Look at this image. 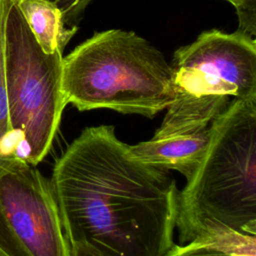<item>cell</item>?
Wrapping results in <instances>:
<instances>
[{"mask_svg": "<svg viewBox=\"0 0 256 256\" xmlns=\"http://www.w3.org/2000/svg\"><path fill=\"white\" fill-rule=\"evenodd\" d=\"M209 140L210 127L199 131L154 133L149 140L128 147L139 161L159 169L177 171L188 180L201 162Z\"/></svg>", "mask_w": 256, "mask_h": 256, "instance_id": "52a82bcc", "label": "cell"}, {"mask_svg": "<svg viewBox=\"0 0 256 256\" xmlns=\"http://www.w3.org/2000/svg\"><path fill=\"white\" fill-rule=\"evenodd\" d=\"M28 164L11 126L4 67V0H0V177Z\"/></svg>", "mask_w": 256, "mask_h": 256, "instance_id": "9c48e42d", "label": "cell"}, {"mask_svg": "<svg viewBox=\"0 0 256 256\" xmlns=\"http://www.w3.org/2000/svg\"><path fill=\"white\" fill-rule=\"evenodd\" d=\"M163 256H230L218 251H214L207 248L195 247L189 243L180 245L175 244L168 252Z\"/></svg>", "mask_w": 256, "mask_h": 256, "instance_id": "4fadbf2b", "label": "cell"}, {"mask_svg": "<svg viewBox=\"0 0 256 256\" xmlns=\"http://www.w3.org/2000/svg\"><path fill=\"white\" fill-rule=\"evenodd\" d=\"M220 224L256 235V98L234 99L210 125V140L179 191L178 243Z\"/></svg>", "mask_w": 256, "mask_h": 256, "instance_id": "7a4b0ae2", "label": "cell"}, {"mask_svg": "<svg viewBox=\"0 0 256 256\" xmlns=\"http://www.w3.org/2000/svg\"><path fill=\"white\" fill-rule=\"evenodd\" d=\"M63 92L79 111L110 109L153 118L174 98L172 67L132 31L94 33L63 57Z\"/></svg>", "mask_w": 256, "mask_h": 256, "instance_id": "3957f363", "label": "cell"}, {"mask_svg": "<svg viewBox=\"0 0 256 256\" xmlns=\"http://www.w3.org/2000/svg\"><path fill=\"white\" fill-rule=\"evenodd\" d=\"M0 256H7V255H6V254H5V253L0 249Z\"/></svg>", "mask_w": 256, "mask_h": 256, "instance_id": "9a60e30c", "label": "cell"}, {"mask_svg": "<svg viewBox=\"0 0 256 256\" xmlns=\"http://www.w3.org/2000/svg\"><path fill=\"white\" fill-rule=\"evenodd\" d=\"M128 146L114 126H91L56 160L50 182L64 234L102 256H163L175 245L180 190Z\"/></svg>", "mask_w": 256, "mask_h": 256, "instance_id": "6da1fadb", "label": "cell"}, {"mask_svg": "<svg viewBox=\"0 0 256 256\" xmlns=\"http://www.w3.org/2000/svg\"><path fill=\"white\" fill-rule=\"evenodd\" d=\"M54 4L61 13L67 27H77L85 9L92 0H46Z\"/></svg>", "mask_w": 256, "mask_h": 256, "instance_id": "7c38bea8", "label": "cell"}, {"mask_svg": "<svg viewBox=\"0 0 256 256\" xmlns=\"http://www.w3.org/2000/svg\"><path fill=\"white\" fill-rule=\"evenodd\" d=\"M70 256H102L95 249L84 243L70 245Z\"/></svg>", "mask_w": 256, "mask_h": 256, "instance_id": "5bb4252c", "label": "cell"}, {"mask_svg": "<svg viewBox=\"0 0 256 256\" xmlns=\"http://www.w3.org/2000/svg\"><path fill=\"white\" fill-rule=\"evenodd\" d=\"M4 67L11 126L24 160L36 166L48 154L67 105L63 56L42 50L15 0H4Z\"/></svg>", "mask_w": 256, "mask_h": 256, "instance_id": "5b68a950", "label": "cell"}, {"mask_svg": "<svg viewBox=\"0 0 256 256\" xmlns=\"http://www.w3.org/2000/svg\"><path fill=\"white\" fill-rule=\"evenodd\" d=\"M0 249L7 256H70L50 179L36 166L0 177Z\"/></svg>", "mask_w": 256, "mask_h": 256, "instance_id": "8992f818", "label": "cell"}, {"mask_svg": "<svg viewBox=\"0 0 256 256\" xmlns=\"http://www.w3.org/2000/svg\"><path fill=\"white\" fill-rule=\"evenodd\" d=\"M174 98L162 125L210 126L234 99L256 98V40L238 31L202 32L173 56Z\"/></svg>", "mask_w": 256, "mask_h": 256, "instance_id": "277c9868", "label": "cell"}, {"mask_svg": "<svg viewBox=\"0 0 256 256\" xmlns=\"http://www.w3.org/2000/svg\"><path fill=\"white\" fill-rule=\"evenodd\" d=\"M188 243L230 256H256V235L245 234L220 224L206 226Z\"/></svg>", "mask_w": 256, "mask_h": 256, "instance_id": "30bf717a", "label": "cell"}, {"mask_svg": "<svg viewBox=\"0 0 256 256\" xmlns=\"http://www.w3.org/2000/svg\"><path fill=\"white\" fill-rule=\"evenodd\" d=\"M236 9L239 19L238 32L251 38L256 35V0H225Z\"/></svg>", "mask_w": 256, "mask_h": 256, "instance_id": "8fae6325", "label": "cell"}, {"mask_svg": "<svg viewBox=\"0 0 256 256\" xmlns=\"http://www.w3.org/2000/svg\"><path fill=\"white\" fill-rule=\"evenodd\" d=\"M42 50L63 52L77 27H67L58 8L46 0H15Z\"/></svg>", "mask_w": 256, "mask_h": 256, "instance_id": "ba28073f", "label": "cell"}]
</instances>
